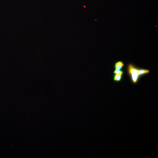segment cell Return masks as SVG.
Wrapping results in <instances>:
<instances>
[{
    "instance_id": "cell-1",
    "label": "cell",
    "mask_w": 158,
    "mask_h": 158,
    "mask_svg": "<svg viewBox=\"0 0 158 158\" xmlns=\"http://www.w3.org/2000/svg\"><path fill=\"white\" fill-rule=\"evenodd\" d=\"M128 69L129 73L130 75L133 82L134 83H136L139 75L138 72V69L131 64L128 65Z\"/></svg>"
},
{
    "instance_id": "cell-2",
    "label": "cell",
    "mask_w": 158,
    "mask_h": 158,
    "mask_svg": "<svg viewBox=\"0 0 158 158\" xmlns=\"http://www.w3.org/2000/svg\"><path fill=\"white\" fill-rule=\"evenodd\" d=\"M124 66V64L122 61H119L115 64V68L116 69L121 70Z\"/></svg>"
},
{
    "instance_id": "cell-3",
    "label": "cell",
    "mask_w": 158,
    "mask_h": 158,
    "mask_svg": "<svg viewBox=\"0 0 158 158\" xmlns=\"http://www.w3.org/2000/svg\"><path fill=\"white\" fill-rule=\"evenodd\" d=\"M149 72V70L146 69H141L138 70V72L139 75L148 73Z\"/></svg>"
},
{
    "instance_id": "cell-4",
    "label": "cell",
    "mask_w": 158,
    "mask_h": 158,
    "mask_svg": "<svg viewBox=\"0 0 158 158\" xmlns=\"http://www.w3.org/2000/svg\"><path fill=\"white\" fill-rule=\"evenodd\" d=\"M121 75L115 74L114 77V80L115 81H119L121 79Z\"/></svg>"
},
{
    "instance_id": "cell-5",
    "label": "cell",
    "mask_w": 158,
    "mask_h": 158,
    "mask_svg": "<svg viewBox=\"0 0 158 158\" xmlns=\"http://www.w3.org/2000/svg\"><path fill=\"white\" fill-rule=\"evenodd\" d=\"M114 73L115 74H119L122 75L123 72V71H121L120 70L116 69Z\"/></svg>"
}]
</instances>
